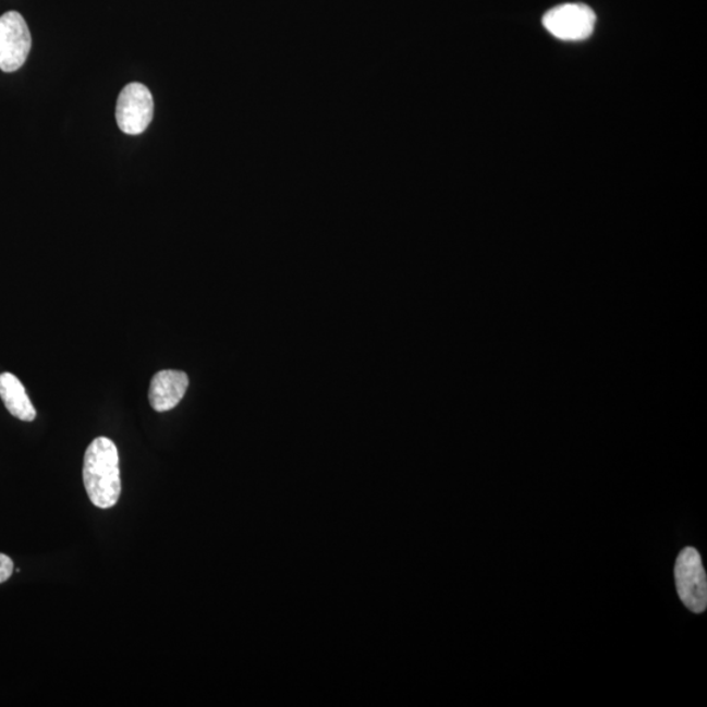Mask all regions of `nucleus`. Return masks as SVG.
<instances>
[{"mask_svg": "<svg viewBox=\"0 0 707 707\" xmlns=\"http://www.w3.org/2000/svg\"><path fill=\"white\" fill-rule=\"evenodd\" d=\"M83 483L96 508H114L121 497L119 450L112 440L100 437L88 446L83 464Z\"/></svg>", "mask_w": 707, "mask_h": 707, "instance_id": "nucleus-1", "label": "nucleus"}, {"mask_svg": "<svg viewBox=\"0 0 707 707\" xmlns=\"http://www.w3.org/2000/svg\"><path fill=\"white\" fill-rule=\"evenodd\" d=\"M674 580L681 601L694 613L707 607L706 574L697 549L685 548L678 557Z\"/></svg>", "mask_w": 707, "mask_h": 707, "instance_id": "nucleus-2", "label": "nucleus"}, {"mask_svg": "<svg viewBox=\"0 0 707 707\" xmlns=\"http://www.w3.org/2000/svg\"><path fill=\"white\" fill-rule=\"evenodd\" d=\"M154 119V99L145 84L132 83L122 89L117 101L115 120L121 132L139 135Z\"/></svg>", "mask_w": 707, "mask_h": 707, "instance_id": "nucleus-3", "label": "nucleus"}, {"mask_svg": "<svg viewBox=\"0 0 707 707\" xmlns=\"http://www.w3.org/2000/svg\"><path fill=\"white\" fill-rule=\"evenodd\" d=\"M544 27L562 41H582L593 35L596 15L588 5L568 3L545 14Z\"/></svg>", "mask_w": 707, "mask_h": 707, "instance_id": "nucleus-4", "label": "nucleus"}, {"mask_svg": "<svg viewBox=\"0 0 707 707\" xmlns=\"http://www.w3.org/2000/svg\"><path fill=\"white\" fill-rule=\"evenodd\" d=\"M32 37L24 17L11 11L0 16V70L15 73L27 62Z\"/></svg>", "mask_w": 707, "mask_h": 707, "instance_id": "nucleus-5", "label": "nucleus"}, {"mask_svg": "<svg viewBox=\"0 0 707 707\" xmlns=\"http://www.w3.org/2000/svg\"><path fill=\"white\" fill-rule=\"evenodd\" d=\"M187 387H190V378L183 371L164 369L155 374L148 393L154 411L159 413L172 411L184 399Z\"/></svg>", "mask_w": 707, "mask_h": 707, "instance_id": "nucleus-6", "label": "nucleus"}, {"mask_svg": "<svg viewBox=\"0 0 707 707\" xmlns=\"http://www.w3.org/2000/svg\"><path fill=\"white\" fill-rule=\"evenodd\" d=\"M0 399L8 411L17 419L32 422L36 419V409L32 404L22 381L14 374L0 375Z\"/></svg>", "mask_w": 707, "mask_h": 707, "instance_id": "nucleus-7", "label": "nucleus"}, {"mask_svg": "<svg viewBox=\"0 0 707 707\" xmlns=\"http://www.w3.org/2000/svg\"><path fill=\"white\" fill-rule=\"evenodd\" d=\"M15 563L9 556L0 553V585L8 582L14 574Z\"/></svg>", "mask_w": 707, "mask_h": 707, "instance_id": "nucleus-8", "label": "nucleus"}]
</instances>
